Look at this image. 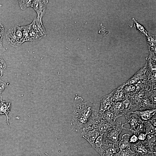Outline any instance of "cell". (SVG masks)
<instances>
[{
  "label": "cell",
  "instance_id": "6da1fadb",
  "mask_svg": "<svg viewBox=\"0 0 156 156\" xmlns=\"http://www.w3.org/2000/svg\"><path fill=\"white\" fill-rule=\"evenodd\" d=\"M83 101L82 98L77 96L73 103L71 125L77 131L92 125L100 116L96 104L92 101Z\"/></svg>",
  "mask_w": 156,
  "mask_h": 156
},
{
  "label": "cell",
  "instance_id": "7a4b0ae2",
  "mask_svg": "<svg viewBox=\"0 0 156 156\" xmlns=\"http://www.w3.org/2000/svg\"><path fill=\"white\" fill-rule=\"evenodd\" d=\"M6 38L10 45L18 47L23 43V33L21 26L16 25L10 28L6 34Z\"/></svg>",
  "mask_w": 156,
  "mask_h": 156
},
{
  "label": "cell",
  "instance_id": "3957f363",
  "mask_svg": "<svg viewBox=\"0 0 156 156\" xmlns=\"http://www.w3.org/2000/svg\"><path fill=\"white\" fill-rule=\"evenodd\" d=\"M125 115L127 123L130 124L131 127L130 129L124 127V129L130 131L137 136L140 133H144V121L136 114L134 112Z\"/></svg>",
  "mask_w": 156,
  "mask_h": 156
},
{
  "label": "cell",
  "instance_id": "277c9868",
  "mask_svg": "<svg viewBox=\"0 0 156 156\" xmlns=\"http://www.w3.org/2000/svg\"><path fill=\"white\" fill-rule=\"evenodd\" d=\"M127 123H123L121 122H116L112 127L103 135V139L117 145L119 136L124 128V125Z\"/></svg>",
  "mask_w": 156,
  "mask_h": 156
},
{
  "label": "cell",
  "instance_id": "5b68a950",
  "mask_svg": "<svg viewBox=\"0 0 156 156\" xmlns=\"http://www.w3.org/2000/svg\"><path fill=\"white\" fill-rule=\"evenodd\" d=\"M81 135L92 146L100 134L97 128L88 127L83 128Z\"/></svg>",
  "mask_w": 156,
  "mask_h": 156
},
{
  "label": "cell",
  "instance_id": "8992f818",
  "mask_svg": "<svg viewBox=\"0 0 156 156\" xmlns=\"http://www.w3.org/2000/svg\"><path fill=\"white\" fill-rule=\"evenodd\" d=\"M23 33V43L27 41H34L39 40L42 37L38 36L34 31L32 24L25 26H21Z\"/></svg>",
  "mask_w": 156,
  "mask_h": 156
},
{
  "label": "cell",
  "instance_id": "52a82bcc",
  "mask_svg": "<svg viewBox=\"0 0 156 156\" xmlns=\"http://www.w3.org/2000/svg\"><path fill=\"white\" fill-rule=\"evenodd\" d=\"M117 148L115 144L109 142L103 139V142L101 146L99 153L101 156H117Z\"/></svg>",
  "mask_w": 156,
  "mask_h": 156
},
{
  "label": "cell",
  "instance_id": "ba28073f",
  "mask_svg": "<svg viewBox=\"0 0 156 156\" xmlns=\"http://www.w3.org/2000/svg\"><path fill=\"white\" fill-rule=\"evenodd\" d=\"M102 119L107 123L113 125L116 122V120L122 114L109 111L99 113Z\"/></svg>",
  "mask_w": 156,
  "mask_h": 156
},
{
  "label": "cell",
  "instance_id": "9c48e42d",
  "mask_svg": "<svg viewBox=\"0 0 156 156\" xmlns=\"http://www.w3.org/2000/svg\"><path fill=\"white\" fill-rule=\"evenodd\" d=\"M48 2L47 0L34 1L32 7L36 12L37 17L41 20L45 13Z\"/></svg>",
  "mask_w": 156,
  "mask_h": 156
},
{
  "label": "cell",
  "instance_id": "30bf717a",
  "mask_svg": "<svg viewBox=\"0 0 156 156\" xmlns=\"http://www.w3.org/2000/svg\"><path fill=\"white\" fill-rule=\"evenodd\" d=\"M113 125H110L105 122L102 119L100 116L92 125L89 127L92 128H97L100 135L103 136Z\"/></svg>",
  "mask_w": 156,
  "mask_h": 156
},
{
  "label": "cell",
  "instance_id": "8fae6325",
  "mask_svg": "<svg viewBox=\"0 0 156 156\" xmlns=\"http://www.w3.org/2000/svg\"><path fill=\"white\" fill-rule=\"evenodd\" d=\"M31 24L34 31L38 36L41 37L46 36V31L42 20L37 17H36L32 22Z\"/></svg>",
  "mask_w": 156,
  "mask_h": 156
},
{
  "label": "cell",
  "instance_id": "7c38bea8",
  "mask_svg": "<svg viewBox=\"0 0 156 156\" xmlns=\"http://www.w3.org/2000/svg\"><path fill=\"white\" fill-rule=\"evenodd\" d=\"M111 93L102 97L101 99V105L99 112V113L110 111L112 107V102Z\"/></svg>",
  "mask_w": 156,
  "mask_h": 156
},
{
  "label": "cell",
  "instance_id": "4fadbf2b",
  "mask_svg": "<svg viewBox=\"0 0 156 156\" xmlns=\"http://www.w3.org/2000/svg\"><path fill=\"white\" fill-rule=\"evenodd\" d=\"M124 86L123 84L111 92L112 103L122 101L125 99L126 96L123 89Z\"/></svg>",
  "mask_w": 156,
  "mask_h": 156
},
{
  "label": "cell",
  "instance_id": "5bb4252c",
  "mask_svg": "<svg viewBox=\"0 0 156 156\" xmlns=\"http://www.w3.org/2000/svg\"><path fill=\"white\" fill-rule=\"evenodd\" d=\"M136 154L139 156H148L152 153L148 151L145 147L143 141L138 140L133 145Z\"/></svg>",
  "mask_w": 156,
  "mask_h": 156
},
{
  "label": "cell",
  "instance_id": "9a60e30c",
  "mask_svg": "<svg viewBox=\"0 0 156 156\" xmlns=\"http://www.w3.org/2000/svg\"><path fill=\"white\" fill-rule=\"evenodd\" d=\"M146 66L143 67L138 70L133 76L123 84L124 85H131L137 83L140 80L143 79L146 77Z\"/></svg>",
  "mask_w": 156,
  "mask_h": 156
},
{
  "label": "cell",
  "instance_id": "2e32d148",
  "mask_svg": "<svg viewBox=\"0 0 156 156\" xmlns=\"http://www.w3.org/2000/svg\"><path fill=\"white\" fill-rule=\"evenodd\" d=\"M156 108L137 111L134 112L144 121H148L156 114Z\"/></svg>",
  "mask_w": 156,
  "mask_h": 156
},
{
  "label": "cell",
  "instance_id": "e0dca14e",
  "mask_svg": "<svg viewBox=\"0 0 156 156\" xmlns=\"http://www.w3.org/2000/svg\"><path fill=\"white\" fill-rule=\"evenodd\" d=\"M11 108V103L4 100H2L0 102V115H5L6 116L8 125H9L8 114L10 113Z\"/></svg>",
  "mask_w": 156,
  "mask_h": 156
},
{
  "label": "cell",
  "instance_id": "ac0fdd59",
  "mask_svg": "<svg viewBox=\"0 0 156 156\" xmlns=\"http://www.w3.org/2000/svg\"><path fill=\"white\" fill-rule=\"evenodd\" d=\"M130 135L129 134H125L122 136L121 140L118 141L117 145L120 150H124L131 148V144L129 142Z\"/></svg>",
  "mask_w": 156,
  "mask_h": 156
},
{
  "label": "cell",
  "instance_id": "d6986e66",
  "mask_svg": "<svg viewBox=\"0 0 156 156\" xmlns=\"http://www.w3.org/2000/svg\"><path fill=\"white\" fill-rule=\"evenodd\" d=\"M143 141L147 150L156 155V136L154 137L150 140L145 139Z\"/></svg>",
  "mask_w": 156,
  "mask_h": 156
},
{
  "label": "cell",
  "instance_id": "ffe728a7",
  "mask_svg": "<svg viewBox=\"0 0 156 156\" xmlns=\"http://www.w3.org/2000/svg\"><path fill=\"white\" fill-rule=\"evenodd\" d=\"M144 133L146 134L156 133V127H154L150 120L144 121Z\"/></svg>",
  "mask_w": 156,
  "mask_h": 156
},
{
  "label": "cell",
  "instance_id": "44dd1931",
  "mask_svg": "<svg viewBox=\"0 0 156 156\" xmlns=\"http://www.w3.org/2000/svg\"><path fill=\"white\" fill-rule=\"evenodd\" d=\"M124 110V107L122 101H119L113 103L112 109L110 111L122 114Z\"/></svg>",
  "mask_w": 156,
  "mask_h": 156
},
{
  "label": "cell",
  "instance_id": "7402d4cb",
  "mask_svg": "<svg viewBox=\"0 0 156 156\" xmlns=\"http://www.w3.org/2000/svg\"><path fill=\"white\" fill-rule=\"evenodd\" d=\"M149 36H148L147 41L148 47L150 50L155 51V37L149 33Z\"/></svg>",
  "mask_w": 156,
  "mask_h": 156
},
{
  "label": "cell",
  "instance_id": "603a6c76",
  "mask_svg": "<svg viewBox=\"0 0 156 156\" xmlns=\"http://www.w3.org/2000/svg\"><path fill=\"white\" fill-rule=\"evenodd\" d=\"M103 142V136L100 135L96 139L92 146L98 153L99 152Z\"/></svg>",
  "mask_w": 156,
  "mask_h": 156
},
{
  "label": "cell",
  "instance_id": "cb8c5ba5",
  "mask_svg": "<svg viewBox=\"0 0 156 156\" xmlns=\"http://www.w3.org/2000/svg\"><path fill=\"white\" fill-rule=\"evenodd\" d=\"M135 154V153L131 149V148H129L124 150H120L117 156H134Z\"/></svg>",
  "mask_w": 156,
  "mask_h": 156
},
{
  "label": "cell",
  "instance_id": "d4e9b609",
  "mask_svg": "<svg viewBox=\"0 0 156 156\" xmlns=\"http://www.w3.org/2000/svg\"><path fill=\"white\" fill-rule=\"evenodd\" d=\"M34 0H18L21 9L24 10L29 7H32Z\"/></svg>",
  "mask_w": 156,
  "mask_h": 156
},
{
  "label": "cell",
  "instance_id": "484cf974",
  "mask_svg": "<svg viewBox=\"0 0 156 156\" xmlns=\"http://www.w3.org/2000/svg\"><path fill=\"white\" fill-rule=\"evenodd\" d=\"M133 20L134 23L135 27L136 29L143 35L147 36V32L143 26L138 23L134 18H133Z\"/></svg>",
  "mask_w": 156,
  "mask_h": 156
},
{
  "label": "cell",
  "instance_id": "4316f807",
  "mask_svg": "<svg viewBox=\"0 0 156 156\" xmlns=\"http://www.w3.org/2000/svg\"><path fill=\"white\" fill-rule=\"evenodd\" d=\"M5 29L4 26L0 23V50L5 51V50L2 44V39L4 34Z\"/></svg>",
  "mask_w": 156,
  "mask_h": 156
},
{
  "label": "cell",
  "instance_id": "83f0119b",
  "mask_svg": "<svg viewBox=\"0 0 156 156\" xmlns=\"http://www.w3.org/2000/svg\"><path fill=\"white\" fill-rule=\"evenodd\" d=\"M7 67L6 64L1 57H0V72L1 73V76H2L4 71L6 69Z\"/></svg>",
  "mask_w": 156,
  "mask_h": 156
},
{
  "label": "cell",
  "instance_id": "f1b7e54d",
  "mask_svg": "<svg viewBox=\"0 0 156 156\" xmlns=\"http://www.w3.org/2000/svg\"><path fill=\"white\" fill-rule=\"evenodd\" d=\"M8 83H6L0 78V95L3 92Z\"/></svg>",
  "mask_w": 156,
  "mask_h": 156
},
{
  "label": "cell",
  "instance_id": "f546056e",
  "mask_svg": "<svg viewBox=\"0 0 156 156\" xmlns=\"http://www.w3.org/2000/svg\"><path fill=\"white\" fill-rule=\"evenodd\" d=\"M138 140V136L135 134L133 135L130 138L129 142L131 143H135Z\"/></svg>",
  "mask_w": 156,
  "mask_h": 156
},
{
  "label": "cell",
  "instance_id": "4dcf8cb0",
  "mask_svg": "<svg viewBox=\"0 0 156 156\" xmlns=\"http://www.w3.org/2000/svg\"><path fill=\"white\" fill-rule=\"evenodd\" d=\"M137 136L139 140L144 141L146 139V135L144 133H140Z\"/></svg>",
  "mask_w": 156,
  "mask_h": 156
},
{
  "label": "cell",
  "instance_id": "1f68e13d",
  "mask_svg": "<svg viewBox=\"0 0 156 156\" xmlns=\"http://www.w3.org/2000/svg\"><path fill=\"white\" fill-rule=\"evenodd\" d=\"M149 120L153 126L156 127V114L153 116Z\"/></svg>",
  "mask_w": 156,
  "mask_h": 156
},
{
  "label": "cell",
  "instance_id": "d6a6232c",
  "mask_svg": "<svg viewBox=\"0 0 156 156\" xmlns=\"http://www.w3.org/2000/svg\"><path fill=\"white\" fill-rule=\"evenodd\" d=\"M150 156H156L155 155H154L152 153H151L150 154Z\"/></svg>",
  "mask_w": 156,
  "mask_h": 156
},
{
  "label": "cell",
  "instance_id": "836d02e7",
  "mask_svg": "<svg viewBox=\"0 0 156 156\" xmlns=\"http://www.w3.org/2000/svg\"><path fill=\"white\" fill-rule=\"evenodd\" d=\"M2 100V98L1 96H0V102Z\"/></svg>",
  "mask_w": 156,
  "mask_h": 156
},
{
  "label": "cell",
  "instance_id": "e575fe53",
  "mask_svg": "<svg viewBox=\"0 0 156 156\" xmlns=\"http://www.w3.org/2000/svg\"><path fill=\"white\" fill-rule=\"evenodd\" d=\"M150 155L148 156H150ZM134 156H139V155H136V154H135V155H134Z\"/></svg>",
  "mask_w": 156,
  "mask_h": 156
}]
</instances>
